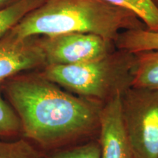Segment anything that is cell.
I'll return each mask as SVG.
<instances>
[{
	"instance_id": "obj_15",
	"label": "cell",
	"mask_w": 158,
	"mask_h": 158,
	"mask_svg": "<svg viewBox=\"0 0 158 158\" xmlns=\"http://www.w3.org/2000/svg\"><path fill=\"white\" fill-rule=\"evenodd\" d=\"M15 1V0H0V7H5Z\"/></svg>"
},
{
	"instance_id": "obj_12",
	"label": "cell",
	"mask_w": 158,
	"mask_h": 158,
	"mask_svg": "<svg viewBox=\"0 0 158 158\" xmlns=\"http://www.w3.org/2000/svg\"><path fill=\"white\" fill-rule=\"evenodd\" d=\"M134 12L149 30L158 31V10L151 0H105Z\"/></svg>"
},
{
	"instance_id": "obj_10",
	"label": "cell",
	"mask_w": 158,
	"mask_h": 158,
	"mask_svg": "<svg viewBox=\"0 0 158 158\" xmlns=\"http://www.w3.org/2000/svg\"><path fill=\"white\" fill-rule=\"evenodd\" d=\"M45 0H15L0 8V38L8 33L15 25L44 2Z\"/></svg>"
},
{
	"instance_id": "obj_11",
	"label": "cell",
	"mask_w": 158,
	"mask_h": 158,
	"mask_svg": "<svg viewBox=\"0 0 158 158\" xmlns=\"http://www.w3.org/2000/svg\"><path fill=\"white\" fill-rule=\"evenodd\" d=\"M22 137L19 118L3 94L0 84V140H13Z\"/></svg>"
},
{
	"instance_id": "obj_8",
	"label": "cell",
	"mask_w": 158,
	"mask_h": 158,
	"mask_svg": "<svg viewBox=\"0 0 158 158\" xmlns=\"http://www.w3.org/2000/svg\"><path fill=\"white\" fill-rule=\"evenodd\" d=\"M133 87L158 90V51L135 54Z\"/></svg>"
},
{
	"instance_id": "obj_13",
	"label": "cell",
	"mask_w": 158,
	"mask_h": 158,
	"mask_svg": "<svg viewBox=\"0 0 158 158\" xmlns=\"http://www.w3.org/2000/svg\"><path fill=\"white\" fill-rule=\"evenodd\" d=\"M0 158H44V153L26 138L0 140Z\"/></svg>"
},
{
	"instance_id": "obj_6",
	"label": "cell",
	"mask_w": 158,
	"mask_h": 158,
	"mask_svg": "<svg viewBox=\"0 0 158 158\" xmlns=\"http://www.w3.org/2000/svg\"><path fill=\"white\" fill-rule=\"evenodd\" d=\"M33 37L21 39L8 32L0 38V84L18 75L46 66L44 52Z\"/></svg>"
},
{
	"instance_id": "obj_4",
	"label": "cell",
	"mask_w": 158,
	"mask_h": 158,
	"mask_svg": "<svg viewBox=\"0 0 158 158\" xmlns=\"http://www.w3.org/2000/svg\"><path fill=\"white\" fill-rule=\"evenodd\" d=\"M121 108L133 158H158V90L132 86Z\"/></svg>"
},
{
	"instance_id": "obj_14",
	"label": "cell",
	"mask_w": 158,
	"mask_h": 158,
	"mask_svg": "<svg viewBox=\"0 0 158 158\" xmlns=\"http://www.w3.org/2000/svg\"><path fill=\"white\" fill-rule=\"evenodd\" d=\"M44 158H100L98 138L44 153Z\"/></svg>"
},
{
	"instance_id": "obj_2",
	"label": "cell",
	"mask_w": 158,
	"mask_h": 158,
	"mask_svg": "<svg viewBox=\"0 0 158 158\" xmlns=\"http://www.w3.org/2000/svg\"><path fill=\"white\" fill-rule=\"evenodd\" d=\"M135 29L147 27L134 12L105 0H45L9 32L21 39L92 33L115 42L122 31Z\"/></svg>"
},
{
	"instance_id": "obj_9",
	"label": "cell",
	"mask_w": 158,
	"mask_h": 158,
	"mask_svg": "<svg viewBox=\"0 0 158 158\" xmlns=\"http://www.w3.org/2000/svg\"><path fill=\"white\" fill-rule=\"evenodd\" d=\"M117 49L136 54L143 51H158V31L135 29L122 31L115 41Z\"/></svg>"
},
{
	"instance_id": "obj_1",
	"label": "cell",
	"mask_w": 158,
	"mask_h": 158,
	"mask_svg": "<svg viewBox=\"0 0 158 158\" xmlns=\"http://www.w3.org/2000/svg\"><path fill=\"white\" fill-rule=\"evenodd\" d=\"M2 88L19 118L22 137L42 152L98 138L103 105L64 90L40 73L18 75Z\"/></svg>"
},
{
	"instance_id": "obj_7",
	"label": "cell",
	"mask_w": 158,
	"mask_h": 158,
	"mask_svg": "<svg viewBox=\"0 0 158 158\" xmlns=\"http://www.w3.org/2000/svg\"><path fill=\"white\" fill-rule=\"evenodd\" d=\"M121 98L103 105L100 110L98 137L100 158H133L122 118Z\"/></svg>"
},
{
	"instance_id": "obj_5",
	"label": "cell",
	"mask_w": 158,
	"mask_h": 158,
	"mask_svg": "<svg viewBox=\"0 0 158 158\" xmlns=\"http://www.w3.org/2000/svg\"><path fill=\"white\" fill-rule=\"evenodd\" d=\"M46 65L74 64L103 58L116 50L115 42L92 33L71 32L38 40Z\"/></svg>"
},
{
	"instance_id": "obj_3",
	"label": "cell",
	"mask_w": 158,
	"mask_h": 158,
	"mask_svg": "<svg viewBox=\"0 0 158 158\" xmlns=\"http://www.w3.org/2000/svg\"><path fill=\"white\" fill-rule=\"evenodd\" d=\"M135 65V54L116 49L91 62L46 65L39 73L72 94L105 105L132 87Z\"/></svg>"
},
{
	"instance_id": "obj_16",
	"label": "cell",
	"mask_w": 158,
	"mask_h": 158,
	"mask_svg": "<svg viewBox=\"0 0 158 158\" xmlns=\"http://www.w3.org/2000/svg\"><path fill=\"white\" fill-rule=\"evenodd\" d=\"M151 2L153 3V5L155 6L156 8L158 10V0H151Z\"/></svg>"
}]
</instances>
